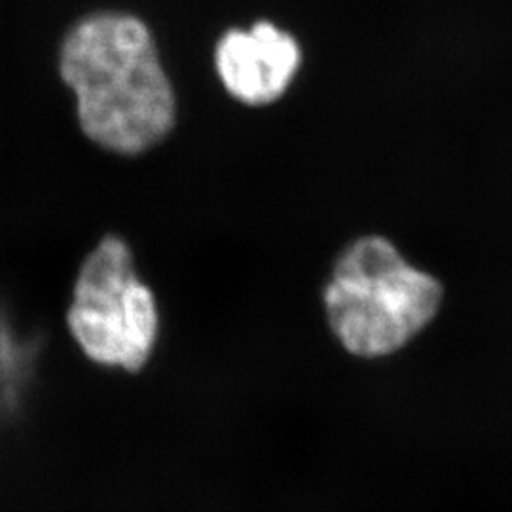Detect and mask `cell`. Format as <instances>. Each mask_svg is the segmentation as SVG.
<instances>
[{"label":"cell","mask_w":512,"mask_h":512,"mask_svg":"<svg viewBox=\"0 0 512 512\" xmlns=\"http://www.w3.org/2000/svg\"><path fill=\"white\" fill-rule=\"evenodd\" d=\"M57 71L73 92L82 133L116 156L158 147L177 124V93L147 23L97 10L59 42Z\"/></svg>","instance_id":"1"},{"label":"cell","mask_w":512,"mask_h":512,"mask_svg":"<svg viewBox=\"0 0 512 512\" xmlns=\"http://www.w3.org/2000/svg\"><path fill=\"white\" fill-rule=\"evenodd\" d=\"M442 285L382 236L355 239L334 260L321 304L334 340L359 359L410 344L440 310Z\"/></svg>","instance_id":"2"},{"label":"cell","mask_w":512,"mask_h":512,"mask_svg":"<svg viewBox=\"0 0 512 512\" xmlns=\"http://www.w3.org/2000/svg\"><path fill=\"white\" fill-rule=\"evenodd\" d=\"M63 325L78 355L99 372L139 378L154 363L164 313L122 236H103L84 256Z\"/></svg>","instance_id":"3"},{"label":"cell","mask_w":512,"mask_h":512,"mask_svg":"<svg viewBox=\"0 0 512 512\" xmlns=\"http://www.w3.org/2000/svg\"><path fill=\"white\" fill-rule=\"evenodd\" d=\"M213 67L232 99L268 107L291 88L302 67V48L293 33L262 19L224 31L213 48Z\"/></svg>","instance_id":"4"}]
</instances>
